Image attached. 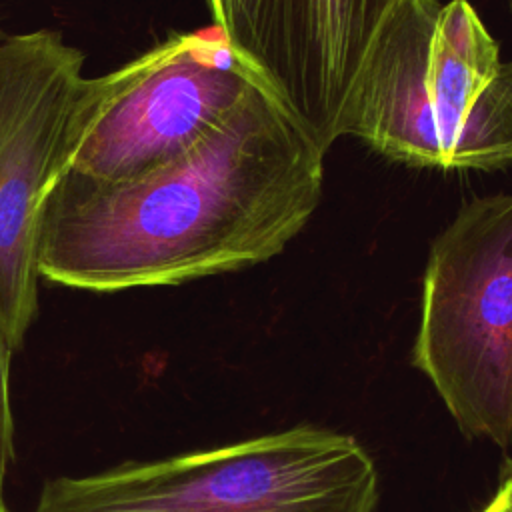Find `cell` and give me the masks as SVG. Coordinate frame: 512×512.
Instances as JSON below:
<instances>
[{
    "mask_svg": "<svg viewBox=\"0 0 512 512\" xmlns=\"http://www.w3.org/2000/svg\"><path fill=\"white\" fill-rule=\"evenodd\" d=\"M326 154L256 80L210 134L152 172L122 182L62 172L40 208V278L118 292L266 262L316 212Z\"/></svg>",
    "mask_w": 512,
    "mask_h": 512,
    "instance_id": "1",
    "label": "cell"
},
{
    "mask_svg": "<svg viewBox=\"0 0 512 512\" xmlns=\"http://www.w3.org/2000/svg\"><path fill=\"white\" fill-rule=\"evenodd\" d=\"M340 136L420 168L512 162V60L466 0H396L346 100Z\"/></svg>",
    "mask_w": 512,
    "mask_h": 512,
    "instance_id": "2",
    "label": "cell"
},
{
    "mask_svg": "<svg viewBox=\"0 0 512 512\" xmlns=\"http://www.w3.org/2000/svg\"><path fill=\"white\" fill-rule=\"evenodd\" d=\"M378 468L350 434L294 426L48 480L32 512H376Z\"/></svg>",
    "mask_w": 512,
    "mask_h": 512,
    "instance_id": "3",
    "label": "cell"
},
{
    "mask_svg": "<svg viewBox=\"0 0 512 512\" xmlns=\"http://www.w3.org/2000/svg\"><path fill=\"white\" fill-rule=\"evenodd\" d=\"M412 364L464 436L512 448V192L464 204L434 238Z\"/></svg>",
    "mask_w": 512,
    "mask_h": 512,
    "instance_id": "4",
    "label": "cell"
},
{
    "mask_svg": "<svg viewBox=\"0 0 512 512\" xmlns=\"http://www.w3.org/2000/svg\"><path fill=\"white\" fill-rule=\"evenodd\" d=\"M260 80L216 34H174L128 64L84 78L64 172L122 182L194 148Z\"/></svg>",
    "mask_w": 512,
    "mask_h": 512,
    "instance_id": "5",
    "label": "cell"
},
{
    "mask_svg": "<svg viewBox=\"0 0 512 512\" xmlns=\"http://www.w3.org/2000/svg\"><path fill=\"white\" fill-rule=\"evenodd\" d=\"M82 68L56 30L0 40V324L16 350L38 316L40 208L66 168Z\"/></svg>",
    "mask_w": 512,
    "mask_h": 512,
    "instance_id": "6",
    "label": "cell"
},
{
    "mask_svg": "<svg viewBox=\"0 0 512 512\" xmlns=\"http://www.w3.org/2000/svg\"><path fill=\"white\" fill-rule=\"evenodd\" d=\"M218 34L328 152L396 0H208Z\"/></svg>",
    "mask_w": 512,
    "mask_h": 512,
    "instance_id": "7",
    "label": "cell"
},
{
    "mask_svg": "<svg viewBox=\"0 0 512 512\" xmlns=\"http://www.w3.org/2000/svg\"><path fill=\"white\" fill-rule=\"evenodd\" d=\"M16 348L0 324V500H4V482L14 460V416L10 406V362Z\"/></svg>",
    "mask_w": 512,
    "mask_h": 512,
    "instance_id": "8",
    "label": "cell"
},
{
    "mask_svg": "<svg viewBox=\"0 0 512 512\" xmlns=\"http://www.w3.org/2000/svg\"><path fill=\"white\" fill-rule=\"evenodd\" d=\"M478 512H512V460L500 476L492 498Z\"/></svg>",
    "mask_w": 512,
    "mask_h": 512,
    "instance_id": "9",
    "label": "cell"
},
{
    "mask_svg": "<svg viewBox=\"0 0 512 512\" xmlns=\"http://www.w3.org/2000/svg\"><path fill=\"white\" fill-rule=\"evenodd\" d=\"M0 512H10V510L6 508V504H4V500H0Z\"/></svg>",
    "mask_w": 512,
    "mask_h": 512,
    "instance_id": "10",
    "label": "cell"
},
{
    "mask_svg": "<svg viewBox=\"0 0 512 512\" xmlns=\"http://www.w3.org/2000/svg\"><path fill=\"white\" fill-rule=\"evenodd\" d=\"M2 38H4V34H2V30H0V40H2Z\"/></svg>",
    "mask_w": 512,
    "mask_h": 512,
    "instance_id": "11",
    "label": "cell"
}]
</instances>
